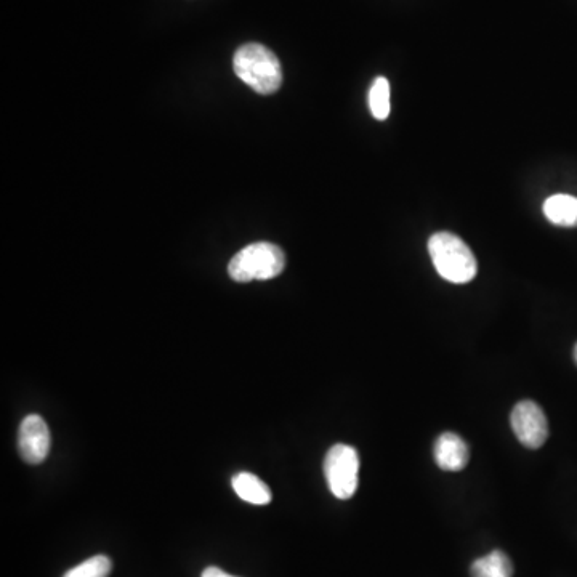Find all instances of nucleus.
Wrapping results in <instances>:
<instances>
[{"mask_svg": "<svg viewBox=\"0 0 577 577\" xmlns=\"http://www.w3.org/2000/svg\"><path fill=\"white\" fill-rule=\"evenodd\" d=\"M236 76L262 95L278 92L283 84V69L278 57L262 44H246L233 58Z\"/></svg>", "mask_w": 577, "mask_h": 577, "instance_id": "obj_1", "label": "nucleus"}, {"mask_svg": "<svg viewBox=\"0 0 577 577\" xmlns=\"http://www.w3.org/2000/svg\"><path fill=\"white\" fill-rule=\"evenodd\" d=\"M428 252L438 275L449 283H470L477 276V259L459 236L446 231L435 233L428 239Z\"/></svg>", "mask_w": 577, "mask_h": 577, "instance_id": "obj_2", "label": "nucleus"}, {"mask_svg": "<svg viewBox=\"0 0 577 577\" xmlns=\"http://www.w3.org/2000/svg\"><path fill=\"white\" fill-rule=\"evenodd\" d=\"M286 255L271 243H255L244 247L243 251L231 259L228 275L236 283H251L255 279L267 281L283 273Z\"/></svg>", "mask_w": 577, "mask_h": 577, "instance_id": "obj_3", "label": "nucleus"}, {"mask_svg": "<svg viewBox=\"0 0 577 577\" xmlns=\"http://www.w3.org/2000/svg\"><path fill=\"white\" fill-rule=\"evenodd\" d=\"M360 457L358 452L348 444H335L327 451L324 459V475L327 486L337 499L347 501L355 496L358 489Z\"/></svg>", "mask_w": 577, "mask_h": 577, "instance_id": "obj_4", "label": "nucleus"}, {"mask_svg": "<svg viewBox=\"0 0 577 577\" xmlns=\"http://www.w3.org/2000/svg\"><path fill=\"white\" fill-rule=\"evenodd\" d=\"M510 422H512L513 433L521 444H525L526 448L539 449L547 441V436H549L547 417L541 406L534 401H520L513 408Z\"/></svg>", "mask_w": 577, "mask_h": 577, "instance_id": "obj_5", "label": "nucleus"}, {"mask_svg": "<svg viewBox=\"0 0 577 577\" xmlns=\"http://www.w3.org/2000/svg\"><path fill=\"white\" fill-rule=\"evenodd\" d=\"M18 451L26 464H42L50 452L49 425L37 414L25 417L18 430Z\"/></svg>", "mask_w": 577, "mask_h": 577, "instance_id": "obj_6", "label": "nucleus"}, {"mask_svg": "<svg viewBox=\"0 0 577 577\" xmlns=\"http://www.w3.org/2000/svg\"><path fill=\"white\" fill-rule=\"evenodd\" d=\"M433 456L440 469L446 472H460L469 464V444L456 433H443L436 440Z\"/></svg>", "mask_w": 577, "mask_h": 577, "instance_id": "obj_7", "label": "nucleus"}, {"mask_svg": "<svg viewBox=\"0 0 577 577\" xmlns=\"http://www.w3.org/2000/svg\"><path fill=\"white\" fill-rule=\"evenodd\" d=\"M544 215L550 223L565 228L577 226V198L569 194H553L544 202Z\"/></svg>", "mask_w": 577, "mask_h": 577, "instance_id": "obj_8", "label": "nucleus"}, {"mask_svg": "<svg viewBox=\"0 0 577 577\" xmlns=\"http://www.w3.org/2000/svg\"><path fill=\"white\" fill-rule=\"evenodd\" d=\"M233 489L243 501L254 505H267L271 502V491L254 473H238L231 480Z\"/></svg>", "mask_w": 577, "mask_h": 577, "instance_id": "obj_9", "label": "nucleus"}, {"mask_svg": "<svg viewBox=\"0 0 577 577\" xmlns=\"http://www.w3.org/2000/svg\"><path fill=\"white\" fill-rule=\"evenodd\" d=\"M470 574L472 577H512V561L501 550H494L486 557L473 561Z\"/></svg>", "mask_w": 577, "mask_h": 577, "instance_id": "obj_10", "label": "nucleus"}, {"mask_svg": "<svg viewBox=\"0 0 577 577\" xmlns=\"http://www.w3.org/2000/svg\"><path fill=\"white\" fill-rule=\"evenodd\" d=\"M369 108L374 118L385 121L390 116V84L385 77H377L369 90Z\"/></svg>", "mask_w": 577, "mask_h": 577, "instance_id": "obj_11", "label": "nucleus"}, {"mask_svg": "<svg viewBox=\"0 0 577 577\" xmlns=\"http://www.w3.org/2000/svg\"><path fill=\"white\" fill-rule=\"evenodd\" d=\"M113 569V563L106 555H97L82 561L81 565L69 569L63 577H108Z\"/></svg>", "mask_w": 577, "mask_h": 577, "instance_id": "obj_12", "label": "nucleus"}, {"mask_svg": "<svg viewBox=\"0 0 577 577\" xmlns=\"http://www.w3.org/2000/svg\"><path fill=\"white\" fill-rule=\"evenodd\" d=\"M202 577H235L231 574L225 573L222 569L217 568V566H209V568L204 569Z\"/></svg>", "mask_w": 577, "mask_h": 577, "instance_id": "obj_13", "label": "nucleus"}, {"mask_svg": "<svg viewBox=\"0 0 577 577\" xmlns=\"http://www.w3.org/2000/svg\"><path fill=\"white\" fill-rule=\"evenodd\" d=\"M574 361H576V364H577V343H576V347H574Z\"/></svg>", "mask_w": 577, "mask_h": 577, "instance_id": "obj_14", "label": "nucleus"}]
</instances>
